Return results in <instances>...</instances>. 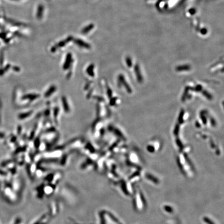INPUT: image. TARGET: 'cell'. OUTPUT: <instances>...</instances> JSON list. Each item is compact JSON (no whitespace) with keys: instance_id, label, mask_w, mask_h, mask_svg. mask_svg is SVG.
Here are the masks:
<instances>
[{"instance_id":"4","label":"cell","mask_w":224,"mask_h":224,"mask_svg":"<svg viewBox=\"0 0 224 224\" xmlns=\"http://www.w3.org/2000/svg\"><path fill=\"white\" fill-rule=\"evenodd\" d=\"M44 7L43 5H39L37 7V12H36V17L38 19H41L44 13Z\"/></svg>"},{"instance_id":"7","label":"cell","mask_w":224,"mask_h":224,"mask_svg":"<svg viewBox=\"0 0 224 224\" xmlns=\"http://www.w3.org/2000/svg\"><path fill=\"white\" fill-rule=\"evenodd\" d=\"M62 101L63 102V108L64 109H65V111L66 112H68L70 111L69 109V106L68 105V103H67V101L65 97H63L62 98Z\"/></svg>"},{"instance_id":"12","label":"cell","mask_w":224,"mask_h":224,"mask_svg":"<svg viewBox=\"0 0 224 224\" xmlns=\"http://www.w3.org/2000/svg\"><path fill=\"white\" fill-rule=\"evenodd\" d=\"M4 137H5V134L4 133L0 132V138H3Z\"/></svg>"},{"instance_id":"9","label":"cell","mask_w":224,"mask_h":224,"mask_svg":"<svg viewBox=\"0 0 224 224\" xmlns=\"http://www.w3.org/2000/svg\"><path fill=\"white\" fill-rule=\"evenodd\" d=\"M38 97V96L37 94H28L23 97V99H29L31 100H34L37 98Z\"/></svg>"},{"instance_id":"10","label":"cell","mask_w":224,"mask_h":224,"mask_svg":"<svg viewBox=\"0 0 224 224\" xmlns=\"http://www.w3.org/2000/svg\"><path fill=\"white\" fill-rule=\"evenodd\" d=\"M31 114V112L29 113H23V114H21L19 115V118L20 119H24L26 118L27 117H28Z\"/></svg>"},{"instance_id":"13","label":"cell","mask_w":224,"mask_h":224,"mask_svg":"<svg viewBox=\"0 0 224 224\" xmlns=\"http://www.w3.org/2000/svg\"><path fill=\"white\" fill-rule=\"evenodd\" d=\"M14 70H15V71H18L19 70V69L18 68V67H14Z\"/></svg>"},{"instance_id":"3","label":"cell","mask_w":224,"mask_h":224,"mask_svg":"<svg viewBox=\"0 0 224 224\" xmlns=\"http://www.w3.org/2000/svg\"><path fill=\"white\" fill-rule=\"evenodd\" d=\"M72 62V56L71 53H68L66 56V59L63 65V69L65 70L68 69L71 63Z\"/></svg>"},{"instance_id":"5","label":"cell","mask_w":224,"mask_h":224,"mask_svg":"<svg viewBox=\"0 0 224 224\" xmlns=\"http://www.w3.org/2000/svg\"><path fill=\"white\" fill-rule=\"evenodd\" d=\"M94 27V26L93 23L89 24L88 26H87L86 27H85L84 29H83V30H81V33L83 34H86L93 29Z\"/></svg>"},{"instance_id":"1","label":"cell","mask_w":224,"mask_h":224,"mask_svg":"<svg viewBox=\"0 0 224 224\" xmlns=\"http://www.w3.org/2000/svg\"><path fill=\"white\" fill-rule=\"evenodd\" d=\"M73 40V37L72 36H69L66 38L65 40H63L62 41H61L60 42L57 43L56 45H55L54 46H52L51 48V51L52 52H54L56 51H57L58 49H59L60 48L63 47L64 46H65L67 44H68L71 41H72Z\"/></svg>"},{"instance_id":"8","label":"cell","mask_w":224,"mask_h":224,"mask_svg":"<svg viewBox=\"0 0 224 224\" xmlns=\"http://www.w3.org/2000/svg\"><path fill=\"white\" fill-rule=\"evenodd\" d=\"M56 87L54 86H53L52 87H51V88H50L49 89L47 90V91L46 92L45 94V97H49V96L51 95L53 92H54L56 90Z\"/></svg>"},{"instance_id":"6","label":"cell","mask_w":224,"mask_h":224,"mask_svg":"<svg viewBox=\"0 0 224 224\" xmlns=\"http://www.w3.org/2000/svg\"><path fill=\"white\" fill-rule=\"evenodd\" d=\"M94 65H92V64L89 66L87 69V73L91 77L94 76Z\"/></svg>"},{"instance_id":"2","label":"cell","mask_w":224,"mask_h":224,"mask_svg":"<svg viewBox=\"0 0 224 224\" xmlns=\"http://www.w3.org/2000/svg\"><path fill=\"white\" fill-rule=\"evenodd\" d=\"M74 42L77 46H79L80 47L86 49H90L91 48V46L89 44L85 42L84 41L81 40V39L75 38L74 40Z\"/></svg>"},{"instance_id":"11","label":"cell","mask_w":224,"mask_h":224,"mask_svg":"<svg viewBox=\"0 0 224 224\" xmlns=\"http://www.w3.org/2000/svg\"><path fill=\"white\" fill-rule=\"evenodd\" d=\"M9 67H10V65H6L4 69L0 70V75L1 76L2 75L4 74L6 72V71H7L9 69Z\"/></svg>"}]
</instances>
